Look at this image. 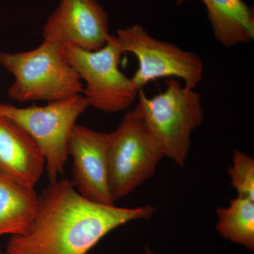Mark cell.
<instances>
[{
  "mask_svg": "<svg viewBox=\"0 0 254 254\" xmlns=\"http://www.w3.org/2000/svg\"><path fill=\"white\" fill-rule=\"evenodd\" d=\"M216 229L223 238L254 250V200L237 196L216 209Z\"/></svg>",
  "mask_w": 254,
  "mask_h": 254,
  "instance_id": "cell-13",
  "label": "cell"
},
{
  "mask_svg": "<svg viewBox=\"0 0 254 254\" xmlns=\"http://www.w3.org/2000/svg\"><path fill=\"white\" fill-rule=\"evenodd\" d=\"M214 36L227 48L254 39V12L244 0H201Z\"/></svg>",
  "mask_w": 254,
  "mask_h": 254,
  "instance_id": "cell-11",
  "label": "cell"
},
{
  "mask_svg": "<svg viewBox=\"0 0 254 254\" xmlns=\"http://www.w3.org/2000/svg\"><path fill=\"white\" fill-rule=\"evenodd\" d=\"M109 18L97 0H61L43 28V41L94 51L111 36Z\"/></svg>",
  "mask_w": 254,
  "mask_h": 254,
  "instance_id": "cell-8",
  "label": "cell"
},
{
  "mask_svg": "<svg viewBox=\"0 0 254 254\" xmlns=\"http://www.w3.org/2000/svg\"><path fill=\"white\" fill-rule=\"evenodd\" d=\"M152 205L127 208L96 203L71 182H50L39 195L34 220L26 232L11 236L6 254H87L108 234L128 222L149 220Z\"/></svg>",
  "mask_w": 254,
  "mask_h": 254,
  "instance_id": "cell-1",
  "label": "cell"
},
{
  "mask_svg": "<svg viewBox=\"0 0 254 254\" xmlns=\"http://www.w3.org/2000/svg\"><path fill=\"white\" fill-rule=\"evenodd\" d=\"M38 200L34 188L0 173V237L26 232L36 217Z\"/></svg>",
  "mask_w": 254,
  "mask_h": 254,
  "instance_id": "cell-12",
  "label": "cell"
},
{
  "mask_svg": "<svg viewBox=\"0 0 254 254\" xmlns=\"http://www.w3.org/2000/svg\"><path fill=\"white\" fill-rule=\"evenodd\" d=\"M89 107L86 98L79 94L44 106L21 108L0 103V115L22 127L36 141L46 160L50 182H54L64 171L68 141L76 121Z\"/></svg>",
  "mask_w": 254,
  "mask_h": 254,
  "instance_id": "cell-4",
  "label": "cell"
},
{
  "mask_svg": "<svg viewBox=\"0 0 254 254\" xmlns=\"http://www.w3.org/2000/svg\"><path fill=\"white\" fill-rule=\"evenodd\" d=\"M145 254H156L154 252H153V251L150 250V248L148 246H146V247H145Z\"/></svg>",
  "mask_w": 254,
  "mask_h": 254,
  "instance_id": "cell-15",
  "label": "cell"
},
{
  "mask_svg": "<svg viewBox=\"0 0 254 254\" xmlns=\"http://www.w3.org/2000/svg\"><path fill=\"white\" fill-rule=\"evenodd\" d=\"M0 65L14 78L8 95L20 103H50L83 93L79 75L58 43L43 41L28 51L0 52Z\"/></svg>",
  "mask_w": 254,
  "mask_h": 254,
  "instance_id": "cell-3",
  "label": "cell"
},
{
  "mask_svg": "<svg viewBox=\"0 0 254 254\" xmlns=\"http://www.w3.org/2000/svg\"><path fill=\"white\" fill-rule=\"evenodd\" d=\"M165 83V90L150 98L140 89L133 111L160 145L165 157L183 168L192 133L204 120L201 95L175 78Z\"/></svg>",
  "mask_w": 254,
  "mask_h": 254,
  "instance_id": "cell-2",
  "label": "cell"
},
{
  "mask_svg": "<svg viewBox=\"0 0 254 254\" xmlns=\"http://www.w3.org/2000/svg\"><path fill=\"white\" fill-rule=\"evenodd\" d=\"M228 174L238 196L254 200V159L245 152L235 150Z\"/></svg>",
  "mask_w": 254,
  "mask_h": 254,
  "instance_id": "cell-14",
  "label": "cell"
},
{
  "mask_svg": "<svg viewBox=\"0 0 254 254\" xmlns=\"http://www.w3.org/2000/svg\"><path fill=\"white\" fill-rule=\"evenodd\" d=\"M65 56L86 83L82 95L90 106L107 113L128 109L136 101L139 90L131 78L120 69L123 54L115 35L103 48L94 51L75 47L63 48Z\"/></svg>",
  "mask_w": 254,
  "mask_h": 254,
  "instance_id": "cell-7",
  "label": "cell"
},
{
  "mask_svg": "<svg viewBox=\"0 0 254 254\" xmlns=\"http://www.w3.org/2000/svg\"><path fill=\"white\" fill-rule=\"evenodd\" d=\"M0 254H2L0 253Z\"/></svg>",
  "mask_w": 254,
  "mask_h": 254,
  "instance_id": "cell-17",
  "label": "cell"
},
{
  "mask_svg": "<svg viewBox=\"0 0 254 254\" xmlns=\"http://www.w3.org/2000/svg\"><path fill=\"white\" fill-rule=\"evenodd\" d=\"M46 160L38 145L22 127L0 115V173L35 188Z\"/></svg>",
  "mask_w": 254,
  "mask_h": 254,
  "instance_id": "cell-10",
  "label": "cell"
},
{
  "mask_svg": "<svg viewBox=\"0 0 254 254\" xmlns=\"http://www.w3.org/2000/svg\"><path fill=\"white\" fill-rule=\"evenodd\" d=\"M124 53L136 57L138 68L131 78L137 89L159 78H175L195 88L203 79V61L193 52L155 38L140 24L119 28L115 35Z\"/></svg>",
  "mask_w": 254,
  "mask_h": 254,
  "instance_id": "cell-6",
  "label": "cell"
},
{
  "mask_svg": "<svg viewBox=\"0 0 254 254\" xmlns=\"http://www.w3.org/2000/svg\"><path fill=\"white\" fill-rule=\"evenodd\" d=\"M188 1H190V0H176V3L177 4L181 5Z\"/></svg>",
  "mask_w": 254,
  "mask_h": 254,
  "instance_id": "cell-16",
  "label": "cell"
},
{
  "mask_svg": "<svg viewBox=\"0 0 254 254\" xmlns=\"http://www.w3.org/2000/svg\"><path fill=\"white\" fill-rule=\"evenodd\" d=\"M110 133L76 125L70 136L68 156L73 160V186L87 199L113 205L109 185L108 151Z\"/></svg>",
  "mask_w": 254,
  "mask_h": 254,
  "instance_id": "cell-9",
  "label": "cell"
},
{
  "mask_svg": "<svg viewBox=\"0 0 254 254\" xmlns=\"http://www.w3.org/2000/svg\"><path fill=\"white\" fill-rule=\"evenodd\" d=\"M165 154L134 111L124 116L110 133L108 173L114 202L122 199L149 180Z\"/></svg>",
  "mask_w": 254,
  "mask_h": 254,
  "instance_id": "cell-5",
  "label": "cell"
}]
</instances>
